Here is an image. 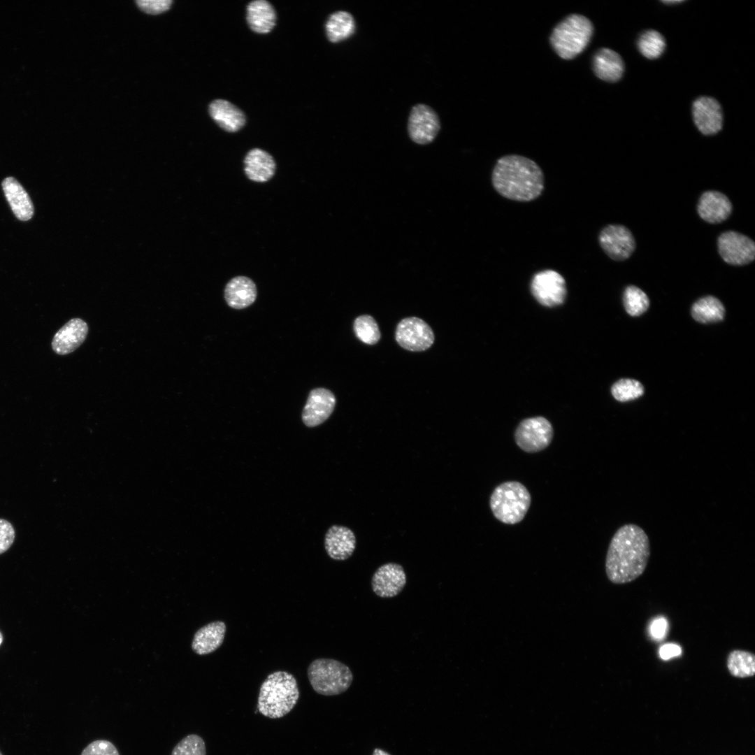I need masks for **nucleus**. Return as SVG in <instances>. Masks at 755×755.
<instances>
[{
	"label": "nucleus",
	"mask_w": 755,
	"mask_h": 755,
	"mask_svg": "<svg viewBox=\"0 0 755 755\" xmlns=\"http://www.w3.org/2000/svg\"><path fill=\"white\" fill-rule=\"evenodd\" d=\"M406 574L403 566L396 563L380 566L371 579L373 591L381 598H392L398 595L406 584Z\"/></svg>",
	"instance_id": "13"
},
{
	"label": "nucleus",
	"mask_w": 755,
	"mask_h": 755,
	"mask_svg": "<svg viewBox=\"0 0 755 755\" xmlns=\"http://www.w3.org/2000/svg\"><path fill=\"white\" fill-rule=\"evenodd\" d=\"M725 309L721 302L714 296H707L696 301L691 308V315L698 322L707 324L724 319Z\"/></svg>",
	"instance_id": "27"
},
{
	"label": "nucleus",
	"mask_w": 755,
	"mask_h": 755,
	"mask_svg": "<svg viewBox=\"0 0 755 755\" xmlns=\"http://www.w3.org/2000/svg\"><path fill=\"white\" fill-rule=\"evenodd\" d=\"M355 29L354 17L345 10H338L331 14L325 24L326 36L332 43L347 39L354 34Z\"/></svg>",
	"instance_id": "26"
},
{
	"label": "nucleus",
	"mask_w": 755,
	"mask_h": 755,
	"mask_svg": "<svg viewBox=\"0 0 755 755\" xmlns=\"http://www.w3.org/2000/svg\"><path fill=\"white\" fill-rule=\"evenodd\" d=\"M395 338L405 350L425 351L433 344L435 336L430 326L423 319L410 317L403 319L396 326Z\"/></svg>",
	"instance_id": "9"
},
{
	"label": "nucleus",
	"mask_w": 755,
	"mask_h": 755,
	"mask_svg": "<svg viewBox=\"0 0 755 755\" xmlns=\"http://www.w3.org/2000/svg\"><path fill=\"white\" fill-rule=\"evenodd\" d=\"M593 30V25L588 18L582 15L573 14L555 27L550 36V43L559 57L571 59L587 46Z\"/></svg>",
	"instance_id": "5"
},
{
	"label": "nucleus",
	"mask_w": 755,
	"mask_h": 755,
	"mask_svg": "<svg viewBox=\"0 0 755 755\" xmlns=\"http://www.w3.org/2000/svg\"><path fill=\"white\" fill-rule=\"evenodd\" d=\"M243 164L245 175L253 182H266L271 180L275 173L276 164L273 157L260 148H253L248 151Z\"/></svg>",
	"instance_id": "19"
},
{
	"label": "nucleus",
	"mask_w": 755,
	"mask_h": 755,
	"mask_svg": "<svg viewBox=\"0 0 755 755\" xmlns=\"http://www.w3.org/2000/svg\"><path fill=\"white\" fill-rule=\"evenodd\" d=\"M80 755H120L116 747L107 740H96L88 744Z\"/></svg>",
	"instance_id": "34"
},
{
	"label": "nucleus",
	"mask_w": 755,
	"mask_h": 755,
	"mask_svg": "<svg viewBox=\"0 0 755 755\" xmlns=\"http://www.w3.org/2000/svg\"><path fill=\"white\" fill-rule=\"evenodd\" d=\"M353 328L356 336L366 344L375 345L380 339L379 326L375 319L369 315L357 317L354 322Z\"/></svg>",
	"instance_id": "30"
},
{
	"label": "nucleus",
	"mask_w": 755,
	"mask_h": 755,
	"mask_svg": "<svg viewBox=\"0 0 755 755\" xmlns=\"http://www.w3.org/2000/svg\"><path fill=\"white\" fill-rule=\"evenodd\" d=\"M650 556L649 538L634 524L619 528L612 538L605 559L608 580L616 584L633 582L645 570Z\"/></svg>",
	"instance_id": "1"
},
{
	"label": "nucleus",
	"mask_w": 755,
	"mask_h": 755,
	"mask_svg": "<svg viewBox=\"0 0 755 755\" xmlns=\"http://www.w3.org/2000/svg\"><path fill=\"white\" fill-rule=\"evenodd\" d=\"M697 210L703 220L717 224L724 222L729 217L732 211V204L723 193L707 191L700 197Z\"/></svg>",
	"instance_id": "18"
},
{
	"label": "nucleus",
	"mask_w": 755,
	"mask_h": 755,
	"mask_svg": "<svg viewBox=\"0 0 755 755\" xmlns=\"http://www.w3.org/2000/svg\"><path fill=\"white\" fill-rule=\"evenodd\" d=\"M726 667L733 677H753L755 674V655L748 651L734 649L728 654Z\"/></svg>",
	"instance_id": "28"
},
{
	"label": "nucleus",
	"mask_w": 755,
	"mask_h": 755,
	"mask_svg": "<svg viewBox=\"0 0 755 755\" xmlns=\"http://www.w3.org/2000/svg\"><path fill=\"white\" fill-rule=\"evenodd\" d=\"M299 698L294 676L287 671H275L268 675L260 686L257 709L264 717L281 718L291 712Z\"/></svg>",
	"instance_id": "3"
},
{
	"label": "nucleus",
	"mask_w": 755,
	"mask_h": 755,
	"mask_svg": "<svg viewBox=\"0 0 755 755\" xmlns=\"http://www.w3.org/2000/svg\"><path fill=\"white\" fill-rule=\"evenodd\" d=\"M598 241L607 255L615 261L628 259L635 247L633 234L628 229L620 224L605 226L599 233Z\"/></svg>",
	"instance_id": "12"
},
{
	"label": "nucleus",
	"mask_w": 755,
	"mask_h": 755,
	"mask_svg": "<svg viewBox=\"0 0 755 755\" xmlns=\"http://www.w3.org/2000/svg\"><path fill=\"white\" fill-rule=\"evenodd\" d=\"M171 755H206L205 742L201 736L189 734L173 747Z\"/></svg>",
	"instance_id": "33"
},
{
	"label": "nucleus",
	"mask_w": 755,
	"mask_h": 755,
	"mask_svg": "<svg viewBox=\"0 0 755 755\" xmlns=\"http://www.w3.org/2000/svg\"><path fill=\"white\" fill-rule=\"evenodd\" d=\"M717 244L720 256L729 264L742 266L754 259V242L740 233L733 231L724 232L719 236Z\"/></svg>",
	"instance_id": "11"
},
{
	"label": "nucleus",
	"mask_w": 755,
	"mask_h": 755,
	"mask_svg": "<svg viewBox=\"0 0 755 755\" xmlns=\"http://www.w3.org/2000/svg\"><path fill=\"white\" fill-rule=\"evenodd\" d=\"M312 689L323 696H336L346 691L353 681V674L345 663L333 659L313 660L307 670Z\"/></svg>",
	"instance_id": "6"
},
{
	"label": "nucleus",
	"mask_w": 755,
	"mask_h": 755,
	"mask_svg": "<svg viewBox=\"0 0 755 755\" xmlns=\"http://www.w3.org/2000/svg\"><path fill=\"white\" fill-rule=\"evenodd\" d=\"M682 653L680 647L676 644H666L663 645L659 650L660 657L663 660H668L674 656H680Z\"/></svg>",
	"instance_id": "38"
},
{
	"label": "nucleus",
	"mask_w": 755,
	"mask_h": 755,
	"mask_svg": "<svg viewBox=\"0 0 755 755\" xmlns=\"http://www.w3.org/2000/svg\"><path fill=\"white\" fill-rule=\"evenodd\" d=\"M494 189L510 200L528 202L540 196L545 177L540 167L532 159L508 154L498 159L491 173Z\"/></svg>",
	"instance_id": "2"
},
{
	"label": "nucleus",
	"mask_w": 755,
	"mask_h": 755,
	"mask_svg": "<svg viewBox=\"0 0 755 755\" xmlns=\"http://www.w3.org/2000/svg\"><path fill=\"white\" fill-rule=\"evenodd\" d=\"M336 403L335 395L330 390L322 387L311 390L302 411L303 422L308 427L322 424L333 412Z\"/></svg>",
	"instance_id": "14"
},
{
	"label": "nucleus",
	"mask_w": 755,
	"mask_h": 755,
	"mask_svg": "<svg viewBox=\"0 0 755 755\" xmlns=\"http://www.w3.org/2000/svg\"><path fill=\"white\" fill-rule=\"evenodd\" d=\"M15 531L10 522L0 519V554L7 551L13 545Z\"/></svg>",
	"instance_id": "35"
},
{
	"label": "nucleus",
	"mask_w": 755,
	"mask_h": 755,
	"mask_svg": "<svg viewBox=\"0 0 755 755\" xmlns=\"http://www.w3.org/2000/svg\"><path fill=\"white\" fill-rule=\"evenodd\" d=\"M531 292L541 305L554 307L562 304L567 289L564 278L556 271L546 269L536 273L532 278Z\"/></svg>",
	"instance_id": "8"
},
{
	"label": "nucleus",
	"mask_w": 755,
	"mask_h": 755,
	"mask_svg": "<svg viewBox=\"0 0 755 755\" xmlns=\"http://www.w3.org/2000/svg\"><path fill=\"white\" fill-rule=\"evenodd\" d=\"M638 47L643 56L654 59L662 55L666 48V42L660 33L655 30H648L639 37Z\"/></svg>",
	"instance_id": "29"
},
{
	"label": "nucleus",
	"mask_w": 755,
	"mask_h": 755,
	"mask_svg": "<svg viewBox=\"0 0 755 755\" xmlns=\"http://www.w3.org/2000/svg\"><path fill=\"white\" fill-rule=\"evenodd\" d=\"M624 65L620 55L609 48L598 50L593 57V70L600 79L607 82L619 80L624 73Z\"/></svg>",
	"instance_id": "24"
},
{
	"label": "nucleus",
	"mask_w": 755,
	"mask_h": 755,
	"mask_svg": "<svg viewBox=\"0 0 755 755\" xmlns=\"http://www.w3.org/2000/svg\"><path fill=\"white\" fill-rule=\"evenodd\" d=\"M623 301L625 310L631 316L642 315L649 305V300L647 294L634 285L628 286L625 289Z\"/></svg>",
	"instance_id": "31"
},
{
	"label": "nucleus",
	"mask_w": 755,
	"mask_h": 755,
	"mask_svg": "<svg viewBox=\"0 0 755 755\" xmlns=\"http://www.w3.org/2000/svg\"><path fill=\"white\" fill-rule=\"evenodd\" d=\"M172 1L170 0H141L136 1L138 6L144 12L150 14H159L168 10Z\"/></svg>",
	"instance_id": "36"
},
{
	"label": "nucleus",
	"mask_w": 755,
	"mask_h": 755,
	"mask_svg": "<svg viewBox=\"0 0 755 755\" xmlns=\"http://www.w3.org/2000/svg\"><path fill=\"white\" fill-rule=\"evenodd\" d=\"M247 21L255 32L265 34L275 26L276 13L273 6L266 0H254L247 6Z\"/></svg>",
	"instance_id": "25"
},
{
	"label": "nucleus",
	"mask_w": 755,
	"mask_h": 755,
	"mask_svg": "<svg viewBox=\"0 0 755 755\" xmlns=\"http://www.w3.org/2000/svg\"><path fill=\"white\" fill-rule=\"evenodd\" d=\"M531 503L526 487L519 482L508 481L493 491L489 505L494 516L506 524H515L524 518Z\"/></svg>",
	"instance_id": "4"
},
{
	"label": "nucleus",
	"mask_w": 755,
	"mask_h": 755,
	"mask_svg": "<svg viewBox=\"0 0 755 755\" xmlns=\"http://www.w3.org/2000/svg\"><path fill=\"white\" fill-rule=\"evenodd\" d=\"M554 436L552 424L546 418L539 416L523 419L515 431V440L517 446L528 453L540 452L547 448Z\"/></svg>",
	"instance_id": "7"
},
{
	"label": "nucleus",
	"mask_w": 755,
	"mask_h": 755,
	"mask_svg": "<svg viewBox=\"0 0 755 755\" xmlns=\"http://www.w3.org/2000/svg\"><path fill=\"white\" fill-rule=\"evenodd\" d=\"M324 548L329 557L337 561L350 558L356 548L354 532L343 526H331L324 538Z\"/></svg>",
	"instance_id": "17"
},
{
	"label": "nucleus",
	"mask_w": 755,
	"mask_h": 755,
	"mask_svg": "<svg viewBox=\"0 0 755 755\" xmlns=\"http://www.w3.org/2000/svg\"><path fill=\"white\" fill-rule=\"evenodd\" d=\"M0 755H3L2 753L1 752V751H0Z\"/></svg>",
	"instance_id": "42"
},
{
	"label": "nucleus",
	"mask_w": 755,
	"mask_h": 755,
	"mask_svg": "<svg viewBox=\"0 0 755 755\" xmlns=\"http://www.w3.org/2000/svg\"><path fill=\"white\" fill-rule=\"evenodd\" d=\"M372 755H391V754L389 753H388L387 752H386V751H384V750H383V749H382L380 748H375L373 750V752Z\"/></svg>",
	"instance_id": "39"
},
{
	"label": "nucleus",
	"mask_w": 755,
	"mask_h": 755,
	"mask_svg": "<svg viewBox=\"0 0 755 755\" xmlns=\"http://www.w3.org/2000/svg\"><path fill=\"white\" fill-rule=\"evenodd\" d=\"M2 188L15 217L22 221L30 220L34 215V206L20 182L13 177H8L3 180Z\"/></svg>",
	"instance_id": "21"
},
{
	"label": "nucleus",
	"mask_w": 755,
	"mask_h": 755,
	"mask_svg": "<svg viewBox=\"0 0 755 755\" xmlns=\"http://www.w3.org/2000/svg\"><path fill=\"white\" fill-rule=\"evenodd\" d=\"M692 112L695 124L702 134L712 135L721 129L722 111L714 99L708 96L697 99L693 102Z\"/></svg>",
	"instance_id": "15"
},
{
	"label": "nucleus",
	"mask_w": 755,
	"mask_h": 755,
	"mask_svg": "<svg viewBox=\"0 0 755 755\" xmlns=\"http://www.w3.org/2000/svg\"><path fill=\"white\" fill-rule=\"evenodd\" d=\"M226 631V624L222 621L210 622L203 626L194 635L192 650L199 655L212 653L223 643Z\"/></svg>",
	"instance_id": "22"
},
{
	"label": "nucleus",
	"mask_w": 755,
	"mask_h": 755,
	"mask_svg": "<svg viewBox=\"0 0 755 755\" xmlns=\"http://www.w3.org/2000/svg\"><path fill=\"white\" fill-rule=\"evenodd\" d=\"M611 392L617 401L626 402L641 396L644 394V387L638 380L621 379L612 385Z\"/></svg>",
	"instance_id": "32"
},
{
	"label": "nucleus",
	"mask_w": 755,
	"mask_h": 755,
	"mask_svg": "<svg viewBox=\"0 0 755 755\" xmlns=\"http://www.w3.org/2000/svg\"><path fill=\"white\" fill-rule=\"evenodd\" d=\"M666 620L663 618H659L652 622L650 627V632L654 638L662 639L666 635Z\"/></svg>",
	"instance_id": "37"
},
{
	"label": "nucleus",
	"mask_w": 755,
	"mask_h": 755,
	"mask_svg": "<svg viewBox=\"0 0 755 755\" xmlns=\"http://www.w3.org/2000/svg\"><path fill=\"white\" fill-rule=\"evenodd\" d=\"M2 640H3V637H2V635H1V632H0V645H1V642H2Z\"/></svg>",
	"instance_id": "41"
},
{
	"label": "nucleus",
	"mask_w": 755,
	"mask_h": 755,
	"mask_svg": "<svg viewBox=\"0 0 755 755\" xmlns=\"http://www.w3.org/2000/svg\"><path fill=\"white\" fill-rule=\"evenodd\" d=\"M208 110L213 120L226 131H237L245 124L243 112L226 100H214L209 105Z\"/></svg>",
	"instance_id": "23"
},
{
	"label": "nucleus",
	"mask_w": 755,
	"mask_h": 755,
	"mask_svg": "<svg viewBox=\"0 0 755 755\" xmlns=\"http://www.w3.org/2000/svg\"><path fill=\"white\" fill-rule=\"evenodd\" d=\"M662 2L667 4H675L682 3L683 1H663Z\"/></svg>",
	"instance_id": "40"
},
{
	"label": "nucleus",
	"mask_w": 755,
	"mask_h": 755,
	"mask_svg": "<svg viewBox=\"0 0 755 755\" xmlns=\"http://www.w3.org/2000/svg\"><path fill=\"white\" fill-rule=\"evenodd\" d=\"M257 296L255 283L250 278L243 275L233 278L224 288V299L227 305L234 309H243L250 306L255 301Z\"/></svg>",
	"instance_id": "20"
},
{
	"label": "nucleus",
	"mask_w": 755,
	"mask_h": 755,
	"mask_svg": "<svg viewBox=\"0 0 755 755\" xmlns=\"http://www.w3.org/2000/svg\"><path fill=\"white\" fill-rule=\"evenodd\" d=\"M440 129L438 115L432 108L423 103L412 108L408 121V132L413 142L419 145L429 144L435 139Z\"/></svg>",
	"instance_id": "10"
},
{
	"label": "nucleus",
	"mask_w": 755,
	"mask_h": 755,
	"mask_svg": "<svg viewBox=\"0 0 755 755\" xmlns=\"http://www.w3.org/2000/svg\"><path fill=\"white\" fill-rule=\"evenodd\" d=\"M88 333L87 323L80 318H73L66 323L55 334L51 346L59 355L75 351L85 341Z\"/></svg>",
	"instance_id": "16"
}]
</instances>
